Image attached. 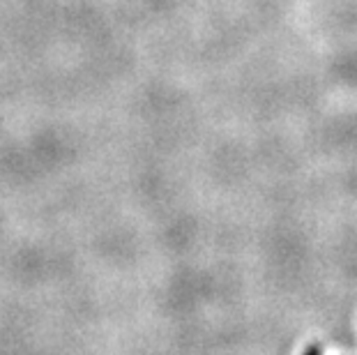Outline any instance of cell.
Here are the masks:
<instances>
[{
    "label": "cell",
    "instance_id": "1",
    "mask_svg": "<svg viewBox=\"0 0 357 355\" xmlns=\"http://www.w3.org/2000/svg\"><path fill=\"white\" fill-rule=\"evenodd\" d=\"M302 355H323L321 344H311V346H307V351L302 353Z\"/></svg>",
    "mask_w": 357,
    "mask_h": 355
}]
</instances>
